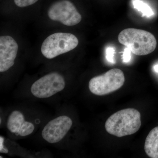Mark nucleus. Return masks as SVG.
Returning <instances> with one entry per match:
<instances>
[{"mask_svg":"<svg viewBox=\"0 0 158 158\" xmlns=\"http://www.w3.org/2000/svg\"><path fill=\"white\" fill-rule=\"evenodd\" d=\"M144 150L150 158H158V127L152 129L148 135Z\"/></svg>","mask_w":158,"mask_h":158,"instance_id":"obj_9","label":"nucleus"},{"mask_svg":"<svg viewBox=\"0 0 158 158\" xmlns=\"http://www.w3.org/2000/svg\"><path fill=\"white\" fill-rule=\"evenodd\" d=\"M118 40L137 56L151 53L157 46L155 36L149 32L140 29H124L118 34Z\"/></svg>","mask_w":158,"mask_h":158,"instance_id":"obj_2","label":"nucleus"},{"mask_svg":"<svg viewBox=\"0 0 158 158\" xmlns=\"http://www.w3.org/2000/svg\"><path fill=\"white\" fill-rule=\"evenodd\" d=\"M141 116L138 110L127 108L111 115L105 123V128L110 135L118 138L130 135L139 130Z\"/></svg>","mask_w":158,"mask_h":158,"instance_id":"obj_1","label":"nucleus"},{"mask_svg":"<svg viewBox=\"0 0 158 158\" xmlns=\"http://www.w3.org/2000/svg\"><path fill=\"white\" fill-rule=\"evenodd\" d=\"M34 130V126L29 122L25 121L22 125L19 132V135L25 137L31 135Z\"/></svg>","mask_w":158,"mask_h":158,"instance_id":"obj_12","label":"nucleus"},{"mask_svg":"<svg viewBox=\"0 0 158 158\" xmlns=\"http://www.w3.org/2000/svg\"><path fill=\"white\" fill-rule=\"evenodd\" d=\"M18 45L12 37L3 36L0 37V72L9 70L14 64L17 56Z\"/></svg>","mask_w":158,"mask_h":158,"instance_id":"obj_8","label":"nucleus"},{"mask_svg":"<svg viewBox=\"0 0 158 158\" xmlns=\"http://www.w3.org/2000/svg\"><path fill=\"white\" fill-rule=\"evenodd\" d=\"M4 139L2 136L0 137V152L3 153H8L9 150L4 146Z\"/></svg>","mask_w":158,"mask_h":158,"instance_id":"obj_16","label":"nucleus"},{"mask_svg":"<svg viewBox=\"0 0 158 158\" xmlns=\"http://www.w3.org/2000/svg\"><path fill=\"white\" fill-rule=\"evenodd\" d=\"M154 70H155V71L157 73H158V64L157 65H154L153 67Z\"/></svg>","mask_w":158,"mask_h":158,"instance_id":"obj_17","label":"nucleus"},{"mask_svg":"<svg viewBox=\"0 0 158 158\" xmlns=\"http://www.w3.org/2000/svg\"><path fill=\"white\" fill-rule=\"evenodd\" d=\"M72 124V120L67 116H60L54 118L49 122L43 130V138L51 144L59 142L67 134Z\"/></svg>","mask_w":158,"mask_h":158,"instance_id":"obj_7","label":"nucleus"},{"mask_svg":"<svg viewBox=\"0 0 158 158\" xmlns=\"http://www.w3.org/2000/svg\"><path fill=\"white\" fill-rule=\"evenodd\" d=\"M24 117L22 113L18 111H14L9 115L7 122V127L11 133L19 135V132L24 122Z\"/></svg>","mask_w":158,"mask_h":158,"instance_id":"obj_10","label":"nucleus"},{"mask_svg":"<svg viewBox=\"0 0 158 158\" xmlns=\"http://www.w3.org/2000/svg\"><path fill=\"white\" fill-rule=\"evenodd\" d=\"M114 54L115 50L113 47H109L106 51V57L107 60L110 63L114 64L115 63V60H114Z\"/></svg>","mask_w":158,"mask_h":158,"instance_id":"obj_14","label":"nucleus"},{"mask_svg":"<svg viewBox=\"0 0 158 158\" xmlns=\"http://www.w3.org/2000/svg\"><path fill=\"white\" fill-rule=\"evenodd\" d=\"M78 44V39L73 34L67 33H55L50 35L44 40L41 45V52L47 59H53L75 48Z\"/></svg>","mask_w":158,"mask_h":158,"instance_id":"obj_3","label":"nucleus"},{"mask_svg":"<svg viewBox=\"0 0 158 158\" xmlns=\"http://www.w3.org/2000/svg\"><path fill=\"white\" fill-rule=\"evenodd\" d=\"M39 0H14V3L18 7L23 8L34 5Z\"/></svg>","mask_w":158,"mask_h":158,"instance_id":"obj_13","label":"nucleus"},{"mask_svg":"<svg viewBox=\"0 0 158 158\" xmlns=\"http://www.w3.org/2000/svg\"><path fill=\"white\" fill-rule=\"evenodd\" d=\"M48 15L52 20L59 21L67 26H73L80 23L82 16L69 0H58L51 5Z\"/></svg>","mask_w":158,"mask_h":158,"instance_id":"obj_5","label":"nucleus"},{"mask_svg":"<svg viewBox=\"0 0 158 158\" xmlns=\"http://www.w3.org/2000/svg\"><path fill=\"white\" fill-rule=\"evenodd\" d=\"M131 51L127 47L125 48L124 52L123 55V62L125 63L129 62L131 59Z\"/></svg>","mask_w":158,"mask_h":158,"instance_id":"obj_15","label":"nucleus"},{"mask_svg":"<svg viewBox=\"0 0 158 158\" xmlns=\"http://www.w3.org/2000/svg\"><path fill=\"white\" fill-rule=\"evenodd\" d=\"M132 3L134 8L142 13V17H150L153 15V11L151 7L141 0H133Z\"/></svg>","mask_w":158,"mask_h":158,"instance_id":"obj_11","label":"nucleus"},{"mask_svg":"<svg viewBox=\"0 0 158 158\" xmlns=\"http://www.w3.org/2000/svg\"><path fill=\"white\" fill-rule=\"evenodd\" d=\"M64 78L57 73H52L36 81L31 87V92L34 96L40 98H48L64 89Z\"/></svg>","mask_w":158,"mask_h":158,"instance_id":"obj_6","label":"nucleus"},{"mask_svg":"<svg viewBox=\"0 0 158 158\" xmlns=\"http://www.w3.org/2000/svg\"><path fill=\"white\" fill-rule=\"evenodd\" d=\"M125 82L123 72L113 69L104 74L92 78L89 83L90 92L98 96H103L121 88Z\"/></svg>","mask_w":158,"mask_h":158,"instance_id":"obj_4","label":"nucleus"}]
</instances>
